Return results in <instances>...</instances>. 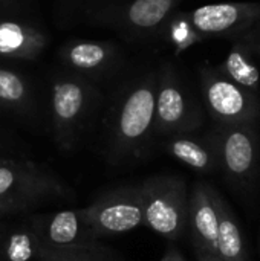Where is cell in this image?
I'll use <instances>...</instances> for the list:
<instances>
[{
    "label": "cell",
    "instance_id": "6da1fadb",
    "mask_svg": "<svg viewBox=\"0 0 260 261\" xmlns=\"http://www.w3.org/2000/svg\"><path fill=\"white\" fill-rule=\"evenodd\" d=\"M156 73L133 81L118 98L109 124V156L113 164L138 158L153 133Z\"/></svg>",
    "mask_w": 260,
    "mask_h": 261
},
{
    "label": "cell",
    "instance_id": "7a4b0ae2",
    "mask_svg": "<svg viewBox=\"0 0 260 261\" xmlns=\"http://www.w3.org/2000/svg\"><path fill=\"white\" fill-rule=\"evenodd\" d=\"M70 188L48 168L21 159L0 158V203L20 213L66 199Z\"/></svg>",
    "mask_w": 260,
    "mask_h": 261
},
{
    "label": "cell",
    "instance_id": "3957f363",
    "mask_svg": "<svg viewBox=\"0 0 260 261\" xmlns=\"http://www.w3.org/2000/svg\"><path fill=\"white\" fill-rule=\"evenodd\" d=\"M144 226L167 240H178L187 229L188 190L181 176L155 174L138 184Z\"/></svg>",
    "mask_w": 260,
    "mask_h": 261
},
{
    "label": "cell",
    "instance_id": "277c9868",
    "mask_svg": "<svg viewBox=\"0 0 260 261\" xmlns=\"http://www.w3.org/2000/svg\"><path fill=\"white\" fill-rule=\"evenodd\" d=\"M98 96V90L81 75H63L54 81L51 118L55 142L61 150L74 147Z\"/></svg>",
    "mask_w": 260,
    "mask_h": 261
},
{
    "label": "cell",
    "instance_id": "5b68a950",
    "mask_svg": "<svg viewBox=\"0 0 260 261\" xmlns=\"http://www.w3.org/2000/svg\"><path fill=\"white\" fill-rule=\"evenodd\" d=\"M80 217L95 240L100 237L121 236L144 226L138 185L103 193L89 206L80 210Z\"/></svg>",
    "mask_w": 260,
    "mask_h": 261
},
{
    "label": "cell",
    "instance_id": "8992f818",
    "mask_svg": "<svg viewBox=\"0 0 260 261\" xmlns=\"http://www.w3.org/2000/svg\"><path fill=\"white\" fill-rule=\"evenodd\" d=\"M259 122L218 125L221 170L239 191H251L259 176Z\"/></svg>",
    "mask_w": 260,
    "mask_h": 261
},
{
    "label": "cell",
    "instance_id": "52a82bcc",
    "mask_svg": "<svg viewBox=\"0 0 260 261\" xmlns=\"http://www.w3.org/2000/svg\"><path fill=\"white\" fill-rule=\"evenodd\" d=\"M199 80L205 107L218 125L259 122V93L231 81L218 67L204 66Z\"/></svg>",
    "mask_w": 260,
    "mask_h": 261
},
{
    "label": "cell",
    "instance_id": "ba28073f",
    "mask_svg": "<svg viewBox=\"0 0 260 261\" xmlns=\"http://www.w3.org/2000/svg\"><path fill=\"white\" fill-rule=\"evenodd\" d=\"M156 75L153 132L175 136L198 130L202 125V112L188 95L175 67L166 64Z\"/></svg>",
    "mask_w": 260,
    "mask_h": 261
},
{
    "label": "cell",
    "instance_id": "9c48e42d",
    "mask_svg": "<svg viewBox=\"0 0 260 261\" xmlns=\"http://www.w3.org/2000/svg\"><path fill=\"white\" fill-rule=\"evenodd\" d=\"M187 18L199 37L205 38H238L256 26L260 18L257 2H227L199 6L187 12Z\"/></svg>",
    "mask_w": 260,
    "mask_h": 261
},
{
    "label": "cell",
    "instance_id": "30bf717a",
    "mask_svg": "<svg viewBox=\"0 0 260 261\" xmlns=\"http://www.w3.org/2000/svg\"><path fill=\"white\" fill-rule=\"evenodd\" d=\"M32 228L40 245L55 251H87L103 252L97 240L86 229L80 210H63L35 220Z\"/></svg>",
    "mask_w": 260,
    "mask_h": 261
},
{
    "label": "cell",
    "instance_id": "8fae6325",
    "mask_svg": "<svg viewBox=\"0 0 260 261\" xmlns=\"http://www.w3.org/2000/svg\"><path fill=\"white\" fill-rule=\"evenodd\" d=\"M218 191L205 184L198 182L192 188L188 196V214L187 228L190 231L192 243L196 251H204L216 254V239H218Z\"/></svg>",
    "mask_w": 260,
    "mask_h": 261
},
{
    "label": "cell",
    "instance_id": "7c38bea8",
    "mask_svg": "<svg viewBox=\"0 0 260 261\" xmlns=\"http://www.w3.org/2000/svg\"><path fill=\"white\" fill-rule=\"evenodd\" d=\"M181 0H130L115 11H106L104 20L133 34H153L173 15Z\"/></svg>",
    "mask_w": 260,
    "mask_h": 261
},
{
    "label": "cell",
    "instance_id": "4fadbf2b",
    "mask_svg": "<svg viewBox=\"0 0 260 261\" xmlns=\"http://www.w3.org/2000/svg\"><path fill=\"white\" fill-rule=\"evenodd\" d=\"M166 151L176 161L199 173H213L221 170L216 130L210 132L205 138H193L188 135L170 136L166 142Z\"/></svg>",
    "mask_w": 260,
    "mask_h": 261
},
{
    "label": "cell",
    "instance_id": "5bb4252c",
    "mask_svg": "<svg viewBox=\"0 0 260 261\" xmlns=\"http://www.w3.org/2000/svg\"><path fill=\"white\" fill-rule=\"evenodd\" d=\"M257 38L254 28L233 40V46L218 70L239 86L259 93L260 70L256 63Z\"/></svg>",
    "mask_w": 260,
    "mask_h": 261
},
{
    "label": "cell",
    "instance_id": "9a60e30c",
    "mask_svg": "<svg viewBox=\"0 0 260 261\" xmlns=\"http://www.w3.org/2000/svg\"><path fill=\"white\" fill-rule=\"evenodd\" d=\"M61 60L81 75L98 76L112 69L118 61L116 46L109 41L74 40L63 46Z\"/></svg>",
    "mask_w": 260,
    "mask_h": 261
},
{
    "label": "cell",
    "instance_id": "2e32d148",
    "mask_svg": "<svg viewBox=\"0 0 260 261\" xmlns=\"http://www.w3.org/2000/svg\"><path fill=\"white\" fill-rule=\"evenodd\" d=\"M46 44V35L37 28L14 20H0V58L34 60Z\"/></svg>",
    "mask_w": 260,
    "mask_h": 261
},
{
    "label": "cell",
    "instance_id": "e0dca14e",
    "mask_svg": "<svg viewBox=\"0 0 260 261\" xmlns=\"http://www.w3.org/2000/svg\"><path fill=\"white\" fill-rule=\"evenodd\" d=\"M216 205L219 214L216 255L225 261H250L247 242L239 222L227 200L219 193L216 194Z\"/></svg>",
    "mask_w": 260,
    "mask_h": 261
},
{
    "label": "cell",
    "instance_id": "ac0fdd59",
    "mask_svg": "<svg viewBox=\"0 0 260 261\" xmlns=\"http://www.w3.org/2000/svg\"><path fill=\"white\" fill-rule=\"evenodd\" d=\"M0 107L18 113H28L32 107V92L26 78L3 67H0Z\"/></svg>",
    "mask_w": 260,
    "mask_h": 261
},
{
    "label": "cell",
    "instance_id": "d6986e66",
    "mask_svg": "<svg viewBox=\"0 0 260 261\" xmlns=\"http://www.w3.org/2000/svg\"><path fill=\"white\" fill-rule=\"evenodd\" d=\"M40 240L35 229H17L12 231L0 248L2 261H31L37 260Z\"/></svg>",
    "mask_w": 260,
    "mask_h": 261
},
{
    "label": "cell",
    "instance_id": "ffe728a7",
    "mask_svg": "<svg viewBox=\"0 0 260 261\" xmlns=\"http://www.w3.org/2000/svg\"><path fill=\"white\" fill-rule=\"evenodd\" d=\"M167 37L169 41L173 44L176 54H181L182 50L193 46L195 43L201 41L187 18V12L173 14L167 20Z\"/></svg>",
    "mask_w": 260,
    "mask_h": 261
},
{
    "label": "cell",
    "instance_id": "44dd1931",
    "mask_svg": "<svg viewBox=\"0 0 260 261\" xmlns=\"http://www.w3.org/2000/svg\"><path fill=\"white\" fill-rule=\"evenodd\" d=\"M37 261H104L103 252L87 251H55L40 245Z\"/></svg>",
    "mask_w": 260,
    "mask_h": 261
},
{
    "label": "cell",
    "instance_id": "7402d4cb",
    "mask_svg": "<svg viewBox=\"0 0 260 261\" xmlns=\"http://www.w3.org/2000/svg\"><path fill=\"white\" fill-rule=\"evenodd\" d=\"M159 261H187L185 257L182 255V252L176 248V246H169L167 251L164 252V255L161 257Z\"/></svg>",
    "mask_w": 260,
    "mask_h": 261
},
{
    "label": "cell",
    "instance_id": "603a6c76",
    "mask_svg": "<svg viewBox=\"0 0 260 261\" xmlns=\"http://www.w3.org/2000/svg\"><path fill=\"white\" fill-rule=\"evenodd\" d=\"M196 258L198 261H225L216 254H210V252H204V251H196Z\"/></svg>",
    "mask_w": 260,
    "mask_h": 261
},
{
    "label": "cell",
    "instance_id": "cb8c5ba5",
    "mask_svg": "<svg viewBox=\"0 0 260 261\" xmlns=\"http://www.w3.org/2000/svg\"><path fill=\"white\" fill-rule=\"evenodd\" d=\"M15 214H20V211L17 208H12V206H8V205H2L0 203V220L8 217V216H15Z\"/></svg>",
    "mask_w": 260,
    "mask_h": 261
},
{
    "label": "cell",
    "instance_id": "d4e9b609",
    "mask_svg": "<svg viewBox=\"0 0 260 261\" xmlns=\"http://www.w3.org/2000/svg\"><path fill=\"white\" fill-rule=\"evenodd\" d=\"M254 31H256V38H257V52L260 54V18L254 26Z\"/></svg>",
    "mask_w": 260,
    "mask_h": 261
},
{
    "label": "cell",
    "instance_id": "484cf974",
    "mask_svg": "<svg viewBox=\"0 0 260 261\" xmlns=\"http://www.w3.org/2000/svg\"><path fill=\"white\" fill-rule=\"evenodd\" d=\"M11 0H0V8H3V6H6L8 3H9Z\"/></svg>",
    "mask_w": 260,
    "mask_h": 261
},
{
    "label": "cell",
    "instance_id": "4316f807",
    "mask_svg": "<svg viewBox=\"0 0 260 261\" xmlns=\"http://www.w3.org/2000/svg\"><path fill=\"white\" fill-rule=\"evenodd\" d=\"M0 145H2V142H0Z\"/></svg>",
    "mask_w": 260,
    "mask_h": 261
}]
</instances>
